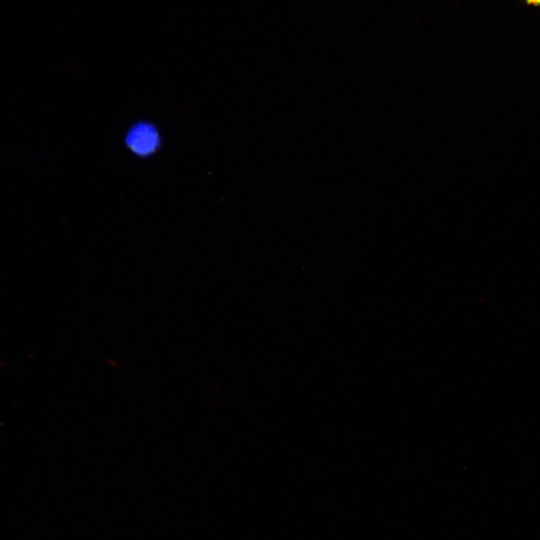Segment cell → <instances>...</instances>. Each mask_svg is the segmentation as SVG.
I'll use <instances>...</instances> for the list:
<instances>
[{
    "mask_svg": "<svg viewBox=\"0 0 540 540\" xmlns=\"http://www.w3.org/2000/svg\"><path fill=\"white\" fill-rule=\"evenodd\" d=\"M125 145L138 157H149L161 145V135L157 127L149 121H138L125 134Z\"/></svg>",
    "mask_w": 540,
    "mask_h": 540,
    "instance_id": "obj_1",
    "label": "cell"
},
{
    "mask_svg": "<svg viewBox=\"0 0 540 540\" xmlns=\"http://www.w3.org/2000/svg\"><path fill=\"white\" fill-rule=\"evenodd\" d=\"M523 1L529 5L540 7V0H523Z\"/></svg>",
    "mask_w": 540,
    "mask_h": 540,
    "instance_id": "obj_2",
    "label": "cell"
}]
</instances>
